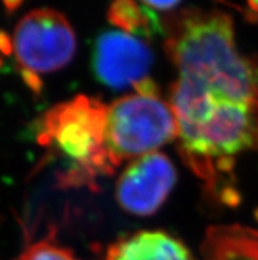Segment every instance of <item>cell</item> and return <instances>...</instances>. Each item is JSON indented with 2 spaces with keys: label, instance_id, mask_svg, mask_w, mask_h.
<instances>
[{
  "label": "cell",
  "instance_id": "obj_1",
  "mask_svg": "<svg viewBox=\"0 0 258 260\" xmlns=\"http://www.w3.org/2000/svg\"><path fill=\"white\" fill-rule=\"evenodd\" d=\"M170 105L178 120V152L206 193L235 204L237 157L258 149V101L222 86L176 78Z\"/></svg>",
  "mask_w": 258,
  "mask_h": 260
},
{
  "label": "cell",
  "instance_id": "obj_2",
  "mask_svg": "<svg viewBox=\"0 0 258 260\" xmlns=\"http://www.w3.org/2000/svg\"><path fill=\"white\" fill-rule=\"evenodd\" d=\"M165 52L178 78L258 91V62L237 46L235 25L219 10L185 8L162 20Z\"/></svg>",
  "mask_w": 258,
  "mask_h": 260
},
{
  "label": "cell",
  "instance_id": "obj_3",
  "mask_svg": "<svg viewBox=\"0 0 258 260\" xmlns=\"http://www.w3.org/2000/svg\"><path fill=\"white\" fill-rule=\"evenodd\" d=\"M108 106L77 95L53 106L37 123V142L61 162L58 180L67 188L98 190V180L114 175L105 139Z\"/></svg>",
  "mask_w": 258,
  "mask_h": 260
},
{
  "label": "cell",
  "instance_id": "obj_4",
  "mask_svg": "<svg viewBox=\"0 0 258 260\" xmlns=\"http://www.w3.org/2000/svg\"><path fill=\"white\" fill-rule=\"evenodd\" d=\"M132 94L116 99L107 109L105 139L116 167L154 153L178 139L179 128L170 103L161 98L158 86L145 79Z\"/></svg>",
  "mask_w": 258,
  "mask_h": 260
},
{
  "label": "cell",
  "instance_id": "obj_5",
  "mask_svg": "<svg viewBox=\"0 0 258 260\" xmlns=\"http://www.w3.org/2000/svg\"><path fill=\"white\" fill-rule=\"evenodd\" d=\"M17 69L32 91L43 89V77L63 69L77 52V36L65 15L39 8L19 20L12 39Z\"/></svg>",
  "mask_w": 258,
  "mask_h": 260
},
{
  "label": "cell",
  "instance_id": "obj_6",
  "mask_svg": "<svg viewBox=\"0 0 258 260\" xmlns=\"http://www.w3.org/2000/svg\"><path fill=\"white\" fill-rule=\"evenodd\" d=\"M153 50L141 37L123 30H104L95 40L91 65L99 82L115 90L148 79Z\"/></svg>",
  "mask_w": 258,
  "mask_h": 260
},
{
  "label": "cell",
  "instance_id": "obj_7",
  "mask_svg": "<svg viewBox=\"0 0 258 260\" xmlns=\"http://www.w3.org/2000/svg\"><path fill=\"white\" fill-rule=\"evenodd\" d=\"M176 184V169L164 153L133 160L119 177L116 200L128 214L149 217L165 204Z\"/></svg>",
  "mask_w": 258,
  "mask_h": 260
},
{
  "label": "cell",
  "instance_id": "obj_8",
  "mask_svg": "<svg viewBox=\"0 0 258 260\" xmlns=\"http://www.w3.org/2000/svg\"><path fill=\"white\" fill-rule=\"evenodd\" d=\"M103 260H195L178 238L161 230L138 231L105 248Z\"/></svg>",
  "mask_w": 258,
  "mask_h": 260
},
{
  "label": "cell",
  "instance_id": "obj_9",
  "mask_svg": "<svg viewBox=\"0 0 258 260\" xmlns=\"http://www.w3.org/2000/svg\"><path fill=\"white\" fill-rule=\"evenodd\" d=\"M204 260H258V235L239 226H216L207 231Z\"/></svg>",
  "mask_w": 258,
  "mask_h": 260
},
{
  "label": "cell",
  "instance_id": "obj_10",
  "mask_svg": "<svg viewBox=\"0 0 258 260\" xmlns=\"http://www.w3.org/2000/svg\"><path fill=\"white\" fill-rule=\"evenodd\" d=\"M108 21L120 30L133 36L151 39L164 33L157 16L137 0H114L108 8Z\"/></svg>",
  "mask_w": 258,
  "mask_h": 260
},
{
  "label": "cell",
  "instance_id": "obj_11",
  "mask_svg": "<svg viewBox=\"0 0 258 260\" xmlns=\"http://www.w3.org/2000/svg\"><path fill=\"white\" fill-rule=\"evenodd\" d=\"M16 260H79L70 248L54 239H41L26 246Z\"/></svg>",
  "mask_w": 258,
  "mask_h": 260
},
{
  "label": "cell",
  "instance_id": "obj_12",
  "mask_svg": "<svg viewBox=\"0 0 258 260\" xmlns=\"http://www.w3.org/2000/svg\"><path fill=\"white\" fill-rule=\"evenodd\" d=\"M182 0H140V3L146 6L148 8H154V10L167 11L176 7Z\"/></svg>",
  "mask_w": 258,
  "mask_h": 260
},
{
  "label": "cell",
  "instance_id": "obj_13",
  "mask_svg": "<svg viewBox=\"0 0 258 260\" xmlns=\"http://www.w3.org/2000/svg\"><path fill=\"white\" fill-rule=\"evenodd\" d=\"M12 52V41L3 30H0V68L3 66L6 58Z\"/></svg>",
  "mask_w": 258,
  "mask_h": 260
},
{
  "label": "cell",
  "instance_id": "obj_14",
  "mask_svg": "<svg viewBox=\"0 0 258 260\" xmlns=\"http://www.w3.org/2000/svg\"><path fill=\"white\" fill-rule=\"evenodd\" d=\"M246 2H248L249 8L258 16V0H246Z\"/></svg>",
  "mask_w": 258,
  "mask_h": 260
},
{
  "label": "cell",
  "instance_id": "obj_15",
  "mask_svg": "<svg viewBox=\"0 0 258 260\" xmlns=\"http://www.w3.org/2000/svg\"><path fill=\"white\" fill-rule=\"evenodd\" d=\"M4 2H6V4H7V7H17L19 6L20 3H21V2H23V0H4Z\"/></svg>",
  "mask_w": 258,
  "mask_h": 260
},
{
  "label": "cell",
  "instance_id": "obj_16",
  "mask_svg": "<svg viewBox=\"0 0 258 260\" xmlns=\"http://www.w3.org/2000/svg\"><path fill=\"white\" fill-rule=\"evenodd\" d=\"M217 2H223V3H226L227 0H217Z\"/></svg>",
  "mask_w": 258,
  "mask_h": 260
}]
</instances>
